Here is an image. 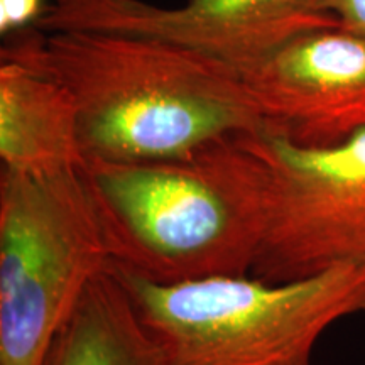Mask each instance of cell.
Instances as JSON below:
<instances>
[{
    "label": "cell",
    "instance_id": "6",
    "mask_svg": "<svg viewBox=\"0 0 365 365\" xmlns=\"http://www.w3.org/2000/svg\"><path fill=\"white\" fill-rule=\"evenodd\" d=\"M242 76L264 130L298 148H336L365 130V34L304 33Z\"/></svg>",
    "mask_w": 365,
    "mask_h": 365
},
{
    "label": "cell",
    "instance_id": "9",
    "mask_svg": "<svg viewBox=\"0 0 365 365\" xmlns=\"http://www.w3.org/2000/svg\"><path fill=\"white\" fill-rule=\"evenodd\" d=\"M43 365H168L108 266L54 339Z\"/></svg>",
    "mask_w": 365,
    "mask_h": 365
},
{
    "label": "cell",
    "instance_id": "7",
    "mask_svg": "<svg viewBox=\"0 0 365 365\" xmlns=\"http://www.w3.org/2000/svg\"><path fill=\"white\" fill-rule=\"evenodd\" d=\"M341 27L323 0H186L180 7H158L125 0L93 11L46 14L43 33L103 31L145 36L195 49L228 63L240 73L304 33Z\"/></svg>",
    "mask_w": 365,
    "mask_h": 365
},
{
    "label": "cell",
    "instance_id": "1",
    "mask_svg": "<svg viewBox=\"0 0 365 365\" xmlns=\"http://www.w3.org/2000/svg\"><path fill=\"white\" fill-rule=\"evenodd\" d=\"M0 58L70 91L86 161L181 159L266 129L239 70L168 41L34 27L7 38Z\"/></svg>",
    "mask_w": 365,
    "mask_h": 365
},
{
    "label": "cell",
    "instance_id": "3",
    "mask_svg": "<svg viewBox=\"0 0 365 365\" xmlns=\"http://www.w3.org/2000/svg\"><path fill=\"white\" fill-rule=\"evenodd\" d=\"M168 365H313L328 328L365 317V264L303 279L215 276L159 284L110 262Z\"/></svg>",
    "mask_w": 365,
    "mask_h": 365
},
{
    "label": "cell",
    "instance_id": "2",
    "mask_svg": "<svg viewBox=\"0 0 365 365\" xmlns=\"http://www.w3.org/2000/svg\"><path fill=\"white\" fill-rule=\"evenodd\" d=\"M247 135L181 159L86 161L112 262L159 284L252 274L267 173Z\"/></svg>",
    "mask_w": 365,
    "mask_h": 365
},
{
    "label": "cell",
    "instance_id": "11",
    "mask_svg": "<svg viewBox=\"0 0 365 365\" xmlns=\"http://www.w3.org/2000/svg\"><path fill=\"white\" fill-rule=\"evenodd\" d=\"M323 7L340 21L344 29L365 34V0H323Z\"/></svg>",
    "mask_w": 365,
    "mask_h": 365
},
{
    "label": "cell",
    "instance_id": "12",
    "mask_svg": "<svg viewBox=\"0 0 365 365\" xmlns=\"http://www.w3.org/2000/svg\"><path fill=\"white\" fill-rule=\"evenodd\" d=\"M125 2V0H54L49 7L51 14H78L93 11V9L115 6V4Z\"/></svg>",
    "mask_w": 365,
    "mask_h": 365
},
{
    "label": "cell",
    "instance_id": "8",
    "mask_svg": "<svg viewBox=\"0 0 365 365\" xmlns=\"http://www.w3.org/2000/svg\"><path fill=\"white\" fill-rule=\"evenodd\" d=\"M0 159L27 175L86 166L70 91L14 61L0 63Z\"/></svg>",
    "mask_w": 365,
    "mask_h": 365
},
{
    "label": "cell",
    "instance_id": "5",
    "mask_svg": "<svg viewBox=\"0 0 365 365\" xmlns=\"http://www.w3.org/2000/svg\"><path fill=\"white\" fill-rule=\"evenodd\" d=\"M267 173L266 234L252 276L284 282L365 264V130L304 149L269 130L247 135Z\"/></svg>",
    "mask_w": 365,
    "mask_h": 365
},
{
    "label": "cell",
    "instance_id": "4",
    "mask_svg": "<svg viewBox=\"0 0 365 365\" xmlns=\"http://www.w3.org/2000/svg\"><path fill=\"white\" fill-rule=\"evenodd\" d=\"M112 262L85 168L0 173V365H43Z\"/></svg>",
    "mask_w": 365,
    "mask_h": 365
},
{
    "label": "cell",
    "instance_id": "10",
    "mask_svg": "<svg viewBox=\"0 0 365 365\" xmlns=\"http://www.w3.org/2000/svg\"><path fill=\"white\" fill-rule=\"evenodd\" d=\"M49 7L44 0H0V34L2 38L38 27Z\"/></svg>",
    "mask_w": 365,
    "mask_h": 365
}]
</instances>
